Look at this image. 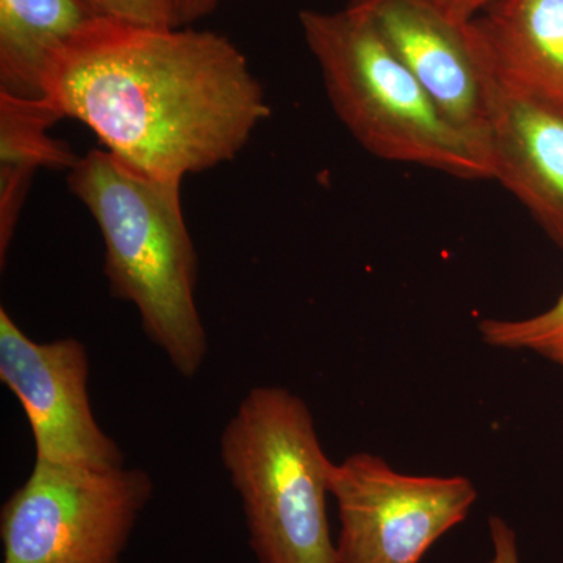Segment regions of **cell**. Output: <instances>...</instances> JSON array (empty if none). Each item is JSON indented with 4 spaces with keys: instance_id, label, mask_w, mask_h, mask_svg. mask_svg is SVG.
<instances>
[{
    "instance_id": "6da1fadb",
    "label": "cell",
    "mask_w": 563,
    "mask_h": 563,
    "mask_svg": "<svg viewBox=\"0 0 563 563\" xmlns=\"http://www.w3.org/2000/svg\"><path fill=\"white\" fill-rule=\"evenodd\" d=\"M43 101L114 157L174 181L235 161L272 114L246 55L220 33L103 16L58 52Z\"/></svg>"
},
{
    "instance_id": "7a4b0ae2",
    "label": "cell",
    "mask_w": 563,
    "mask_h": 563,
    "mask_svg": "<svg viewBox=\"0 0 563 563\" xmlns=\"http://www.w3.org/2000/svg\"><path fill=\"white\" fill-rule=\"evenodd\" d=\"M68 187L101 231L111 295L135 307L143 331L180 376L195 377L209 342L196 303L198 255L181 181L157 179L92 150L69 168Z\"/></svg>"
},
{
    "instance_id": "3957f363",
    "label": "cell",
    "mask_w": 563,
    "mask_h": 563,
    "mask_svg": "<svg viewBox=\"0 0 563 563\" xmlns=\"http://www.w3.org/2000/svg\"><path fill=\"white\" fill-rule=\"evenodd\" d=\"M299 24L329 102L366 151L459 179H493L490 152L444 117L365 13L302 10Z\"/></svg>"
},
{
    "instance_id": "277c9868",
    "label": "cell",
    "mask_w": 563,
    "mask_h": 563,
    "mask_svg": "<svg viewBox=\"0 0 563 563\" xmlns=\"http://www.w3.org/2000/svg\"><path fill=\"white\" fill-rule=\"evenodd\" d=\"M220 455L258 562L339 563L328 520L333 462L299 396L252 388L221 433Z\"/></svg>"
},
{
    "instance_id": "5b68a950",
    "label": "cell",
    "mask_w": 563,
    "mask_h": 563,
    "mask_svg": "<svg viewBox=\"0 0 563 563\" xmlns=\"http://www.w3.org/2000/svg\"><path fill=\"white\" fill-rule=\"evenodd\" d=\"M150 474L36 461L3 504V563H121L152 498Z\"/></svg>"
},
{
    "instance_id": "8992f818",
    "label": "cell",
    "mask_w": 563,
    "mask_h": 563,
    "mask_svg": "<svg viewBox=\"0 0 563 563\" xmlns=\"http://www.w3.org/2000/svg\"><path fill=\"white\" fill-rule=\"evenodd\" d=\"M331 495L339 563H420L477 499L468 477L399 473L369 453L333 463Z\"/></svg>"
},
{
    "instance_id": "52a82bcc",
    "label": "cell",
    "mask_w": 563,
    "mask_h": 563,
    "mask_svg": "<svg viewBox=\"0 0 563 563\" xmlns=\"http://www.w3.org/2000/svg\"><path fill=\"white\" fill-rule=\"evenodd\" d=\"M88 376L84 343L73 336L35 342L0 309V380L27 417L36 461L96 470L124 466L121 448L92 413Z\"/></svg>"
},
{
    "instance_id": "ba28073f",
    "label": "cell",
    "mask_w": 563,
    "mask_h": 563,
    "mask_svg": "<svg viewBox=\"0 0 563 563\" xmlns=\"http://www.w3.org/2000/svg\"><path fill=\"white\" fill-rule=\"evenodd\" d=\"M347 7L373 21L444 117L490 152L496 76L476 21L451 20L418 0H373Z\"/></svg>"
},
{
    "instance_id": "9c48e42d",
    "label": "cell",
    "mask_w": 563,
    "mask_h": 563,
    "mask_svg": "<svg viewBox=\"0 0 563 563\" xmlns=\"http://www.w3.org/2000/svg\"><path fill=\"white\" fill-rule=\"evenodd\" d=\"M488 150L493 179L563 251V110L496 79Z\"/></svg>"
},
{
    "instance_id": "30bf717a",
    "label": "cell",
    "mask_w": 563,
    "mask_h": 563,
    "mask_svg": "<svg viewBox=\"0 0 563 563\" xmlns=\"http://www.w3.org/2000/svg\"><path fill=\"white\" fill-rule=\"evenodd\" d=\"M474 21L496 79L563 110V0H493Z\"/></svg>"
},
{
    "instance_id": "8fae6325",
    "label": "cell",
    "mask_w": 563,
    "mask_h": 563,
    "mask_svg": "<svg viewBox=\"0 0 563 563\" xmlns=\"http://www.w3.org/2000/svg\"><path fill=\"white\" fill-rule=\"evenodd\" d=\"M98 16L87 0H0V95L43 101L52 62Z\"/></svg>"
},
{
    "instance_id": "7c38bea8",
    "label": "cell",
    "mask_w": 563,
    "mask_h": 563,
    "mask_svg": "<svg viewBox=\"0 0 563 563\" xmlns=\"http://www.w3.org/2000/svg\"><path fill=\"white\" fill-rule=\"evenodd\" d=\"M63 120L44 101L0 95V262L16 231L22 203L40 168H73L76 155L49 135Z\"/></svg>"
},
{
    "instance_id": "4fadbf2b",
    "label": "cell",
    "mask_w": 563,
    "mask_h": 563,
    "mask_svg": "<svg viewBox=\"0 0 563 563\" xmlns=\"http://www.w3.org/2000/svg\"><path fill=\"white\" fill-rule=\"evenodd\" d=\"M479 332L488 346L533 352L563 368V292L542 313L523 320H484Z\"/></svg>"
},
{
    "instance_id": "5bb4252c",
    "label": "cell",
    "mask_w": 563,
    "mask_h": 563,
    "mask_svg": "<svg viewBox=\"0 0 563 563\" xmlns=\"http://www.w3.org/2000/svg\"><path fill=\"white\" fill-rule=\"evenodd\" d=\"M96 13L143 27H180L174 0H87Z\"/></svg>"
},
{
    "instance_id": "9a60e30c",
    "label": "cell",
    "mask_w": 563,
    "mask_h": 563,
    "mask_svg": "<svg viewBox=\"0 0 563 563\" xmlns=\"http://www.w3.org/2000/svg\"><path fill=\"white\" fill-rule=\"evenodd\" d=\"M488 531H490L493 554L487 563H521L517 533L512 526L504 518L492 515L488 520Z\"/></svg>"
},
{
    "instance_id": "2e32d148",
    "label": "cell",
    "mask_w": 563,
    "mask_h": 563,
    "mask_svg": "<svg viewBox=\"0 0 563 563\" xmlns=\"http://www.w3.org/2000/svg\"><path fill=\"white\" fill-rule=\"evenodd\" d=\"M373 0H351V3H368ZM440 11L444 16L454 21L472 22L479 18L493 0H418Z\"/></svg>"
},
{
    "instance_id": "e0dca14e",
    "label": "cell",
    "mask_w": 563,
    "mask_h": 563,
    "mask_svg": "<svg viewBox=\"0 0 563 563\" xmlns=\"http://www.w3.org/2000/svg\"><path fill=\"white\" fill-rule=\"evenodd\" d=\"M221 0H174L176 5L177 21L179 25L190 24L192 21L201 20L207 14L213 13Z\"/></svg>"
}]
</instances>
